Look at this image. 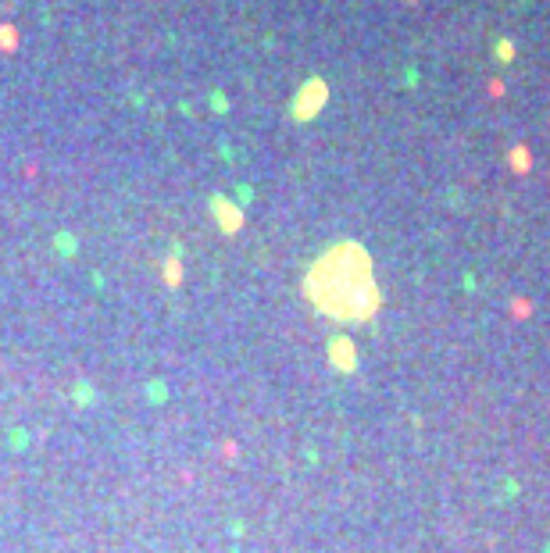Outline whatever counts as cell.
Masks as SVG:
<instances>
[{
  "label": "cell",
  "mask_w": 550,
  "mask_h": 553,
  "mask_svg": "<svg viewBox=\"0 0 550 553\" xmlns=\"http://www.w3.org/2000/svg\"><path fill=\"white\" fill-rule=\"evenodd\" d=\"M311 300L336 318H368L379 304L368 257L358 246H336L329 250L308 279Z\"/></svg>",
  "instance_id": "1"
}]
</instances>
